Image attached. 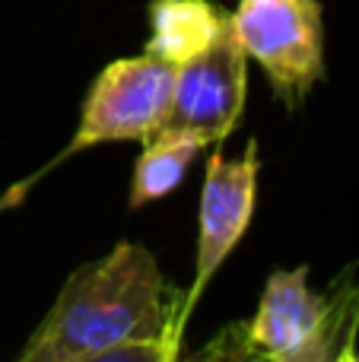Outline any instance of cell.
<instances>
[{
  "instance_id": "6",
  "label": "cell",
  "mask_w": 359,
  "mask_h": 362,
  "mask_svg": "<svg viewBox=\"0 0 359 362\" xmlns=\"http://www.w3.org/2000/svg\"><path fill=\"white\" fill-rule=\"evenodd\" d=\"M248 95V54L229 29L188 64L175 67L165 124L197 134L207 144H223L239 127Z\"/></svg>"
},
{
  "instance_id": "1",
  "label": "cell",
  "mask_w": 359,
  "mask_h": 362,
  "mask_svg": "<svg viewBox=\"0 0 359 362\" xmlns=\"http://www.w3.org/2000/svg\"><path fill=\"white\" fill-rule=\"evenodd\" d=\"M184 296L165 280L146 245L118 242L76 267L16 362H73L146 340L184 337Z\"/></svg>"
},
{
  "instance_id": "4",
  "label": "cell",
  "mask_w": 359,
  "mask_h": 362,
  "mask_svg": "<svg viewBox=\"0 0 359 362\" xmlns=\"http://www.w3.org/2000/svg\"><path fill=\"white\" fill-rule=\"evenodd\" d=\"M172 83H175V67L163 64L146 51L105 64L83 99L80 124H76L73 137L64 146L61 156L51 159L48 169L61 165L73 153H83L99 144L150 140L165 124Z\"/></svg>"
},
{
  "instance_id": "8",
  "label": "cell",
  "mask_w": 359,
  "mask_h": 362,
  "mask_svg": "<svg viewBox=\"0 0 359 362\" xmlns=\"http://www.w3.org/2000/svg\"><path fill=\"white\" fill-rule=\"evenodd\" d=\"M207 140L188 131H172V127H159L150 140H143V153H140L137 165H134L131 194H127V206L140 210L146 204L169 197L188 175L191 163L207 150Z\"/></svg>"
},
{
  "instance_id": "3",
  "label": "cell",
  "mask_w": 359,
  "mask_h": 362,
  "mask_svg": "<svg viewBox=\"0 0 359 362\" xmlns=\"http://www.w3.org/2000/svg\"><path fill=\"white\" fill-rule=\"evenodd\" d=\"M233 32L264 70L273 95L296 112L324 80V19L318 0H235Z\"/></svg>"
},
{
  "instance_id": "12",
  "label": "cell",
  "mask_w": 359,
  "mask_h": 362,
  "mask_svg": "<svg viewBox=\"0 0 359 362\" xmlns=\"http://www.w3.org/2000/svg\"><path fill=\"white\" fill-rule=\"evenodd\" d=\"M331 362H359V353H356V337L353 340H347V344L337 350V356L331 359Z\"/></svg>"
},
{
  "instance_id": "11",
  "label": "cell",
  "mask_w": 359,
  "mask_h": 362,
  "mask_svg": "<svg viewBox=\"0 0 359 362\" xmlns=\"http://www.w3.org/2000/svg\"><path fill=\"white\" fill-rule=\"evenodd\" d=\"M45 172H51V169H48V165H45V169H42V172H35V175H32V178H25V181H19V185L6 187V194H0V213L13 210V206H16V204H19V200H23V197H25V194H29V187H32V185H35V181H38V178H42V175H45Z\"/></svg>"
},
{
  "instance_id": "10",
  "label": "cell",
  "mask_w": 359,
  "mask_h": 362,
  "mask_svg": "<svg viewBox=\"0 0 359 362\" xmlns=\"http://www.w3.org/2000/svg\"><path fill=\"white\" fill-rule=\"evenodd\" d=\"M182 356V344L178 340H146V344H124L112 346V350L93 353L73 362H175Z\"/></svg>"
},
{
  "instance_id": "7",
  "label": "cell",
  "mask_w": 359,
  "mask_h": 362,
  "mask_svg": "<svg viewBox=\"0 0 359 362\" xmlns=\"http://www.w3.org/2000/svg\"><path fill=\"white\" fill-rule=\"evenodd\" d=\"M150 38L146 54L169 67H182L229 29V13L213 0H150L146 6Z\"/></svg>"
},
{
  "instance_id": "5",
  "label": "cell",
  "mask_w": 359,
  "mask_h": 362,
  "mask_svg": "<svg viewBox=\"0 0 359 362\" xmlns=\"http://www.w3.org/2000/svg\"><path fill=\"white\" fill-rule=\"evenodd\" d=\"M258 140H248L239 156L213 153L207 159V175L197 204V257H194V280L184 293L182 318L188 321L201 296L207 293L210 280L223 267L235 245L242 242L245 229L252 226L254 200H258Z\"/></svg>"
},
{
  "instance_id": "2",
  "label": "cell",
  "mask_w": 359,
  "mask_h": 362,
  "mask_svg": "<svg viewBox=\"0 0 359 362\" xmlns=\"http://www.w3.org/2000/svg\"><path fill=\"white\" fill-rule=\"evenodd\" d=\"M359 331V289L315 293L309 264L273 270L258 312L248 318V337L271 362H331Z\"/></svg>"
},
{
  "instance_id": "9",
  "label": "cell",
  "mask_w": 359,
  "mask_h": 362,
  "mask_svg": "<svg viewBox=\"0 0 359 362\" xmlns=\"http://www.w3.org/2000/svg\"><path fill=\"white\" fill-rule=\"evenodd\" d=\"M175 362H271L248 337V321H233L220 327L207 344L191 356H178Z\"/></svg>"
}]
</instances>
